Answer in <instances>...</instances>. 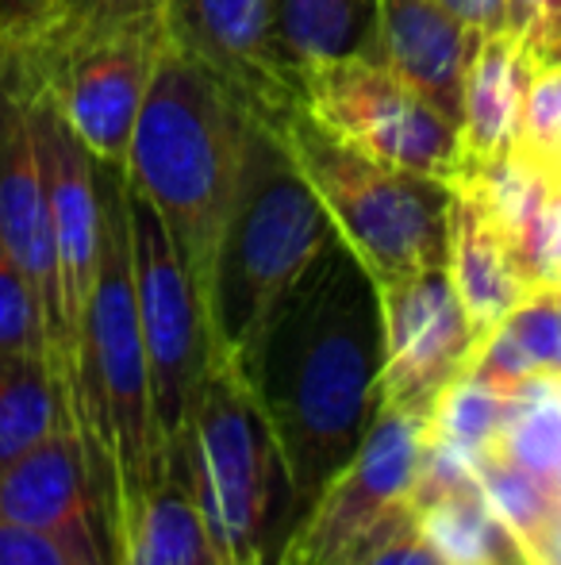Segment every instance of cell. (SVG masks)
<instances>
[{"mask_svg":"<svg viewBox=\"0 0 561 565\" xmlns=\"http://www.w3.org/2000/svg\"><path fill=\"white\" fill-rule=\"evenodd\" d=\"M242 377L270 419L300 523L381 412V297L343 243L284 297Z\"/></svg>","mask_w":561,"mask_h":565,"instance_id":"obj_1","label":"cell"},{"mask_svg":"<svg viewBox=\"0 0 561 565\" xmlns=\"http://www.w3.org/2000/svg\"><path fill=\"white\" fill-rule=\"evenodd\" d=\"M250 113L208 66L165 43L123 162V178L162 216L181 262L208 297L219 235L239 189Z\"/></svg>","mask_w":561,"mask_h":565,"instance_id":"obj_2","label":"cell"},{"mask_svg":"<svg viewBox=\"0 0 561 565\" xmlns=\"http://www.w3.org/2000/svg\"><path fill=\"white\" fill-rule=\"evenodd\" d=\"M331 243H338V231L327 209L300 173L278 127L255 116L204 297L212 362H227L242 373L284 297Z\"/></svg>","mask_w":561,"mask_h":565,"instance_id":"obj_3","label":"cell"},{"mask_svg":"<svg viewBox=\"0 0 561 565\" xmlns=\"http://www.w3.org/2000/svg\"><path fill=\"white\" fill-rule=\"evenodd\" d=\"M173 450V447H170ZM219 565H273L292 535V492L270 419L235 365L212 362L177 439Z\"/></svg>","mask_w":561,"mask_h":565,"instance_id":"obj_4","label":"cell"},{"mask_svg":"<svg viewBox=\"0 0 561 565\" xmlns=\"http://www.w3.org/2000/svg\"><path fill=\"white\" fill-rule=\"evenodd\" d=\"M300 173L327 209L338 243L374 285L446 266L454 189L442 178L397 170L335 142L300 108L278 124Z\"/></svg>","mask_w":561,"mask_h":565,"instance_id":"obj_5","label":"cell"},{"mask_svg":"<svg viewBox=\"0 0 561 565\" xmlns=\"http://www.w3.org/2000/svg\"><path fill=\"white\" fill-rule=\"evenodd\" d=\"M128 185V178H123ZM128 235H131V277H136V308L142 350L150 373V404L162 447H177L188 412L212 365L208 308L193 274L181 262L162 216L147 196L128 185Z\"/></svg>","mask_w":561,"mask_h":565,"instance_id":"obj_6","label":"cell"},{"mask_svg":"<svg viewBox=\"0 0 561 565\" xmlns=\"http://www.w3.org/2000/svg\"><path fill=\"white\" fill-rule=\"evenodd\" d=\"M304 113L335 142L397 166L454 181L457 119L392 74L377 54H350L304 77Z\"/></svg>","mask_w":561,"mask_h":565,"instance_id":"obj_7","label":"cell"},{"mask_svg":"<svg viewBox=\"0 0 561 565\" xmlns=\"http://www.w3.org/2000/svg\"><path fill=\"white\" fill-rule=\"evenodd\" d=\"M427 416L381 408L350 466L323 489L284 543L292 565H354L369 546L416 520V473Z\"/></svg>","mask_w":561,"mask_h":565,"instance_id":"obj_8","label":"cell"},{"mask_svg":"<svg viewBox=\"0 0 561 565\" xmlns=\"http://www.w3.org/2000/svg\"><path fill=\"white\" fill-rule=\"evenodd\" d=\"M31 124H35L39 166H43L46 209H51L54 243V292L58 316L46 362L62 388L69 412V385H74L77 342H82L85 308L93 297L100 262V185L97 158L77 142V135L58 116L54 100L43 89H31Z\"/></svg>","mask_w":561,"mask_h":565,"instance_id":"obj_9","label":"cell"},{"mask_svg":"<svg viewBox=\"0 0 561 565\" xmlns=\"http://www.w3.org/2000/svg\"><path fill=\"white\" fill-rule=\"evenodd\" d=\"M162 46V15L136 20L62 54L31 89H43L54 100L58 116L97 162L123 170Z\"/></svg>","mask_w":561,"mask_h":565,"instance_id":"obj_10","label":"cell"},{"mask_svg":"<svg viewBox=\"0 0 561 565\" xmlns=\"http://www.w3.org/2000/svg\"><path fill=\"white\" fill-rule=\"evenodd\" d=\"M165 43L227 82L266 124L304 108V77L278 39V0H162Z\"/></svg>","mask_w":561,"mask_h":565,"instance_id":"obj_11","label":"cell"},{"mask_svg":"<svg viewBox=\"0 0 561 565\" xmlns=\"http://www.w3.org/2000/svg\"><path fill=\"white\" fill-rule=\"evenodd\" d=\"M381 297V408L427 416L477 350L446 266L400 277Z\"/></svg>","mask_w":561,"mask_h":565,"instance_id":"obj_12","label":"cell"},{"mask_svg":"<svg viewBox=\"0 0 561 565\" xmlns=\"http://www.w3.org/2000/svg\"><path fill=\"white\" fill-rule=\"evenodd\" d=\"M0 520L46 535L85 565H112V523L69 424L0 477Z\"/></svg>","mask_w":561,"mask_h":565,"instance_id":"obj_13","label":"cell"},{"mask_svg":"<svg viewBox=\"0 0 561 565\" xmlns=\"http://www.w3.org/2000/svg\"><path fill=\"white\" fill-rule=\"evenodd\" d=\"M477 39L481 31L439 0H381L377 12V58L454 119L462 113V85Z\"/></svg>","mask_w":561,"mask_h":565,"instance_id":"obj_14","label":"cell"},{"mask_svg":"<svg viewBox=\"0 0 561 565\" xmlns=\"http://www.w3.org/2000/svg\"><path fill=\"white\" fill-rule=\"evenodd\" d=\"M446 274L477 342L493 328H500L511 308L535 289L516 243L496 227V220L473 196L457 193V189L454 209H450Z\"/></svg>","mask_w":561,"mask_h":565,"instance_id":"obj_15","label":"cell"},{"mask_svg":"<svg viewBox=\"0 0 561 565\" xmlns=\"http://www.w3.org/2000/svg\"><path fill=\"white\" fill-rule=\"evenodd\" d=\"M531 82V62L508 31H488L465 70L457 113V170L511 154L519 139V113Z\"/></svg>","mask_w":561,"mask_h":565,"instance_id":"obj_16","label":"cell"},{"mask_svg":"<svg viewBox=\"0 0 561 565\" xmlns=\"http://www.w3.org/2000/svg\"><path fill=\"white\" fill-rule=\"evenodd\" d=\"M112 565H219L177 447L165 454L162 477L116 527Z\"/></svg>","mask_w":561,"mask_h":565,"instance_id":"obj_17","label":"cell"},{"mask_svg":"<svg viewBox=\"0 0 561 565\" xmlns=\"http://www.w3.org/2000/svg\"><path fill=\"white\" fill-rule=\"evenodd\" d=\"M381 0H278V39L300 77L350 54H377Z\"/></svg>","mask_w":561,"mask_h":565,"instance_id":"obj_18","label":"cell"},{"mask_svg":"<svg viewBox=\"0 0 561 565\" xmlns=\"http://www.w3.org/2000/svg\"><path fill=\"white\" fill-rule=\"evenodd\" d=\"M150 15H162V0H46L20 43L0 58H8L23 82L35 85L62 54Z\"/></svg>","mask_w":561,"mask_h":565,"instance_id":"obj_19","label":"cell"},{"mask_svg":"<svg viewBox=\"0 0 561 565\" xmlns=\"http://www.w3.org/2000/svg\"><path fill=\"white\" fill-rule=\"evenodd\" d=\"M66 424L69 412L51 362L39 354L0 350V477Z\"/></svg>","mask_w":561,"mask_h":565,"instance_id":"obj_20","label":"cell"},{"mask_svg":"<svg viewBox=\"0 0 561 565\" xmlns=\"http://www.w3.org/2000/svg\"><path fill=\"white\" fill-rule=\"evenodd\" d=\"M416 531L442 565H531L477 489L416 504Z\"/></svg>","mask_w":561,"mask_h":565,"instance_id":"obj_21","label":"cell"},{"mask_svg":"<svg viewBox=\"0 0 561 565\" xmlns=\"http://www.w3.org/2000/svg\"><path fill=\"white\" fill-rule=\"evenodd\" d=\"M493 454L547 484L561 473V373L542 370L508 388V412Z\"/></svg>","mask_w":561,"mask_h":565,"instance_id":"obj_22","label":"cell"},{"mask_svg":"<svg viewBox=\"0 0 561 565\" xmlns=\"http://www.w3.org/2000/svg\"><path fill=\"white\" fill-rule=\"evenodd\" d=\"M477 492L488 504V512L508 527V535L516 539L519 551H524L527 562H531L535 546H539V539L547 535L550 520L561 512L550 484L539 481L535 473H527V469L511 466V461L500 458V454H488V458L481 461Z\"/></svg>","mask_w":561,"mask_h":565,"instance_id":"obj_23","label":"cell"},{"mask_svg":"<svg viewBox=\"0 0 561 565\" xmlns=\"http://www.w3.org/2000/svg\"><path fill=\"white\" fill-rule=\"evenodd\" d=\"M504 412H508V393L473 373H462L434 396L431 412H427V435L457 443L473 454H493Z\"/></svg>","mask_w":561,"mask_h":565,"instance_id":"obj_24","label":"cell"},{"mask_svg":"<svg viewBox=\"0 0 561 565\" xmlns=\"http://www.w3.org/2000/svg\"><path fill=\"white\" fill-rule=\"evenodd\" d=\"M516 150L539 166L550 181L561 178V62L531 70Z\"/></svg>","mask_w":561,"mask_h":565,"instance_id":"obj_25","label":"cell"},{"mask_svg":"<svg viewBox=\"0 0 561 565\" xmlns=\"http://www.w3.org/2000/svg\"><path fill=\"white\" fill-rule=\"evenodd\" d=\"M0 350L46 358L43 308L23 269L8 254L4 238H0Z\"/></svg>","mask_w":561,"mask_h":565,"instance_id":"obj_26","label":"cell"},{"mask_svg":"<svg viewBox=\"0 0 561 565\" xmlns=\"http://www.w3.org/2000/svg\"><path fill=\"white\" fill-rule=\"evenodd\" d=\"M504 31L519 43L531 70L561 62V0H504Z\"/></svg>","mask_w":561,"mask_h":565,"instance_id":"obj_27","label":"cell"},{"mask_svg":"<svg viewBox=\"0 0 561 565\" xmlns=\"http://www.w3.org/2000/svg\"><path fill=\"white\" fill-rule=\"evenodd\" d=\"M0 565H85L66 546L51 543L46 535H35L28 527L0 520Z\"/></svg>","mask_w":561,"mask_h":565,"instance_id":"obj_28","label":"cell"},{"mask_svg":"<svg viewBox=\"0 0 561 565\" xmlns=\"http://www.w3.org/2000/svg\"><path fill=\"white\" fill-rule=\"evenodd\" d=\"M354 565H442L439 558L431 554V546L420 539L416 531V520L404 523L400 531H392L389 539H381L377 546H369Z\"/></svg>","mask_w":561,"mask_h":565,"instance_id":"obj_29","label":"cell"},{"mask_svg":"<svg viewBox=\"0 0 561 565\" xmlns=\"http://www.w3.org/2000/svg\"><path fill=\"white\" fill-rule=\"evenodd\" d=\"M46 0H0V54L12 51L23 39V31L35 23Z\"/></svg>","mask_w":561,"mask_h":565,"instance_id":"obj_30","label":"cell"},{"mask_svg":"<svg viewBox=\"0 0 561 565\" xmlns=\"http://www.w3.org/2000/svg\"><path fill=\"white\" fill-rule=\"evenodd\" d=\"M439 4L481 35L504 28V0H439Z\"/></svg>","mask_w":561,"mask_h":565,"instance_id":"obj_31","label":"cell"},{"mask_svg":"<svg viewBox=\"0 0 561 565\" xmlns=\"http://www.w3.org/2000/svg\"><path fill=\"white\" fill-rule=\"evenodd\" d=\"M531 565H561V512L550 520L547 535H542L539 546H535Z\"/></svg>","mask_w":561,"mask_h":565,"instance_id":"obj_32","label":"cell"},{"mask_svg":"<svg viewBox=\"0 0 561 565\" xmlns=\"http://www.w3.org/2000/svg\"><path fill=\"white\" fill-rule=\"evenodd\" d=\"M554 373H561V292H558V354H554Z\"/></svg>","mask_w":561,"mask_h":565,"instance_id":"obj_33","label":"cell"},{"mask_svg":"<svg viewBox=\"0 0 561 565\" xmlns=\"http://www.w3.org/2000/svg\"><path fill=\"white\" fill-rule=\"evenodd\" d=\"M550 492H554V500H558V508H561V473L550 481Z\"/></svg>","mask_w":561,"mask_h":565,"instance_id":"obj_34","label":"cell"},{"mask_svg":"<svg viewBox=\"0 0 561 565\" xmlns=\"http://www.w3.org/2000/svg\"><path fill=\"white\" fill-rule=\"evenodd\" d=\"M273 565H292L289 558H284V554H281V562H273Z\"/></svg>","mask_w":561,"mask_h":565,"instance_id":"obj_35","label":"cell"},{"mask_svg":"<svg viewBox=\"0 0 561 565\" xmlns=\"http://www.w3.org/2000/svg\"><path fill=\"white\" fill-rule=\"evenodd\" d=\"M558 289H561V281H558Z\"/></svg>","mask_w":561,"mask_h":565,"instance_id":"obj_36","label":"cell"}]
</instances>
